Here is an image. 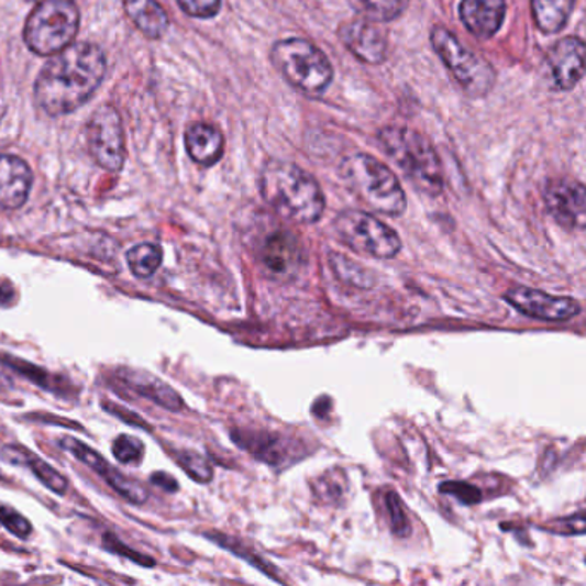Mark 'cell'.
Instances as JSON below:
<instances>
[{"label": "cell", "mask_w": 586, "mask_h": 586, "mask_svg": "<svg viewBox=\"0 0 586 586\" xmlns=\"http://www.w3.org/2000/svg\"><path fill=\"white\" fill-rule=\"evenodd\" d=\"M261 261L272 276L292 277L303 264V248L295 234L289 231H276L265 237Z\"/></svg>", "instance_id": "cell-14"}, {"label": "cell", "mask_w": 586, "mask_h": 586, "mask_svg": "<svg viewBox=\"0 0 586 586\" xmlns=\"http://www.w3.org/2000/svg\"><path fill=\"white\" fill-rule=\"evenodd\" d=\"M21 365L23 366H16L14 363H12L11 368H14V371H20L21 374L29 375V377L30 375L35 374V368H33L32 365H24V363H21ZM42 378H44L45 382L51 380V377H48L45 372H42V374H38V377H33V382H36V384H40V386L44 387V382H42Z\"/></svg>", "instance_id": "cell-36"}, {"label": "cell", "mask_w": 586, "mask_h": 586, "mask_svg": "<svg viewBox=\"0 0 586 586\" xmlns=\"http://www.w3.org/2000/svg\"><path fill=\"white\" fill-rule=\"evenodd\" d=\"M185 145L191 161L201 167L215 166L224 155V136L221 130L207 122H195L186 130Z\"/></svg>", "instance_id": "cell-18"}, {"label": "cell", "mask_w": 586, "mask_h": 586, "mask_svg": "<svg viewBox=\"0 0 586 586\" xmlns=\"http://www.w3.org/2000/svg\"><path fill=\"white\" fill-rule=\"evenodd\" d=\"M504 299L524 317L542 322H566L582 313V305L570 296H552L524 286L509 289Z\"/></svg>", "instance_id": "cell-10"}, {"label": "cell", "mask_w": 586, "mask_h": 586, "mask_svg": "<svg viewBox=\"0 0 586 586\" xmlns=\"http://www.w3.org/2000/svg\"><path fill=\"white\" fill-rule=\"evenodd\" d=\"M32 185V169L23 158L0 154V209H21L29 200Z\"/></svg>", "instance_id": "cell-15"}, {"label": "cell", "mask_w": 586, "mask_h": 586, "mask_svg": "<svg viewBox=\"0 0 586 586\" xmlns=\"http://www.w3.org/2000/svg\"><path fill=\"white\" fill-rule=\"evenodd\" d=\"M543 201L549 213L566 231H582L585 228V186L570 177L551 179L543 188Z\"/></svg>", "instance_id": "cell-11"}, {"label": "cell", "mask_w": 586, "mask_h": 586, "mask_svg": "<svg viewBox=\"0 0 586 586\" xmlns=\"http://www.w3.org/2000/svg\"><path fill=\"white\" fill-rule=\"evenodd\" d=\"M162 258H164V253L161 246L154 243L136 244L126 253L130 270L139 279H148L154 276L162 265Z\"/></svg>", "instance_id": "cell-25"}, {"label": "cell", "mask_w": 586, "mask_h": 586, "mask_svg": "<svg viewBox=\"0 0 586 586\" xmlns=\"http://www.w3.org/2000/svg\"><path fill=\"white\" fill-rule=\"evenodd\" d=\"M378 143L387 157L402 170L406 179L429 197L444 189V169L438 150L411 128L387 126L378 133Z\"/></svg>", "instance_id": "cell-3"}, {"label": "cell", "mask_w": 586, "mask_h": 586, "mask_svg": "<svg viewBox=\"0 0 586 586\" xmlns=\"http://www.w3.org/2000/svg\"><path fill=\"white\" fill-rule=\"evenodd\" d=\"M549 79L555 90H573L585 75V44L578 36H564L545 57Z\"/></svg>", "instance_id": "cell-12"}, {"label": "cell", "mask_w": 586, "mask_h": 586, "mask_svg": "<svg viewBox=\"0 0 586 586\" xmlns=\"http://www.w3.org/2000/svg\"><path fill=\"white\" fill-rule=\"evenodd\" d=\"M270 60L295 90L310 99H320L334 81L329 57L305 38L280 40L272 47Z\"/></svg>", "instance_id": "cell-5"}, {"label": "cell", "mask_w": 586, "mask_h": 586, "mask_svg": "<svg viewBox=\"0 0 586 586\" xmlns=\"http://www.w3.org/2000/svg\"><path fill=\"white\" fill-rule=\"evenodd\" d=\"M506 9V0H461L460 18L473 36L488 40L502 26Z\"/></svg>", "instance_id": "cell-16"}, {"label": "cell", "mask_w": 586, "mask_h": 586, "mask_svg": "<svg viewBox=\"0 0 586 586\" xmlns=\"http://www.w3.org/2000/svg\"><path fill=\"white\" fill-rule=\"evenodd\" d=\"M112 453L124 465H139L145 456V444L133 435H119L112 444Z\"/></svg>", "instance_id": "cell-27"}, {"label": "cell", "mask_w": 586, "mask_h": 586, "mask_svg": "<svg viewBox=\"0 0 586 586\" xmlns=\"http://www.w3.org/2000/svg\"><path fill=\"white\" fill-rule=\"evenodd\" d=\"M338 35L344 47L362 63L377 66L386 60L389 42L386 32L378 29L374 21L354 18L339 26Z\"/></svg>", "instance_id": "cell-13"}, {"label": "cell", "mask_w": 586, "mask_h": 586, "mask_svg": "<svg viewBox=\"0 0 586 586\" xmlns=\"http://www.w3.org/2000/svg\"><path fill=\"white\" fill-rule=\"evenodd\" d=\"M103 545H106L107 551L114 552V554L122 555V557L131 559V561H134L136 564H142V566H154L155 564L154 559L131 551L130 548H126V545H124L118 537L112 535V533H107V535L103 537Z\"/></svg>", "instance_id": "cell-33"}, {"label": "cell", "mask_w": 586, "mask_h": 586, "mask_svg": "<svg viewBox=\"0 0 586 586\" xmlns=\"http://www.w3.org/2000/svg\"><path fill=\"white\" fill-rule=\"evenodd\" d=\"M150 482H152L154 485H157V487H161L162 490H166V493L174 494L179 490V484H177L176 478L167 475V473L164 472L152 473V476H150Z\"/></svg>", "instance_id": "cell-34"}, {"label": "cell", "mask_w": 586, "mask_h": 586, "mask_svg": "<svg viewBox=\"0 0 586 586\" xmlns=\"http://www.w3.org/2000/svg\"><path fill=\"white\" fill-rule=\"evenodd\" d=\"M88 150L93 161L111 173H119L126 161V143L119 112L102 106L91 114L87 124Z\"/></svg>", "instance_id": "cell-9"}, {"label": "cell", "mask_w": 586, "mask_h": 586, "mask_svg": "<svg viewBox=\"0 0 586 586\" xmlns=\"http://www.w3.org/2000/svg\"><path fill=\"white\" fill-rule=\"evenodd\" d=\"M575 0H531V14L540 32L555 35L566 26Z\"/></svg>", "instance_id": "cell-22"}, {"label": "cell", "mask_w": 586, "mask_h": 586, "mask_svg": "<svg viewBox=\"0 0 586 586\" xmlns=\"http://www.w3.org/2000/svg\"><path fill=\"white\" fill-rule=\"evenodd\" d=\"M0 524L18 539L24 540L32 535V523L16 509L9 508L4 504H0Z\"/></svg>", "instance_id": "cell-30"}, {"label": "cell", "mask_w": 586, "mask_h": 586, "mask_svg": "<svg viewBox=\"0 0 586 586\" xmlns=\"http://www.w3.org/2000/svg\"><path fill=\"white\" fill-rule=\"evenodd\" d=\"M106 410L111 411V413H114L115 417L122 418V420H126L128 423H131V425L148 429V427L145 425V420H143V418L136 417V414L131 413V411H121L119 410V406L107 405L106 402Z\"/></svg>", "instance_id": "cell-35"}, {"label": "cell", "mask_w": 586, "mask_h": 586, "mask_svg": "<svg viewBox=\"0 0 586 586\" xmlns=\"http://www.w3.org/2000/svg\"><path fill=\"white\" fill-rule=\"evenodd\" d=\"M122 382L130 387L134 392L140 394L142 398L154 401L155 405L162 406L164 410L181 411L183 399L179 398V394L167 386L161 378L155 375L146 374V372L139 371H121Z\"/></svg>", "instance_id": "cell-19"}, {"label": "cell", "mask_w": 586, "mask_h": 586, "mask_svg": "<svg viewBox=\"0 0 586 586\" xmlns=\"http://www.w3.org/2000/svg\"><path fill=\"white\" fill-rule=\"evenodd\" d=\"M60 447H63L64 451H67V453H71L73 456L78 457L84 465L93 469L95 473H99L107 484H109V480H111L112 476L118 472L114 466H109L106 457L100 456V454L97 453V451H93L90 445L84 444V442L71 438V435H66V438L60 439Z\"/></svg>", "instance_id": "cell-26"}, {"label": "cell", "mask_w": 586, "mask_h": 586, "mask_svg": "<svg viewBox=\"0 0 586 586\" xmlns=\"http://www.w3.org/2000/svg\"><path fill=\"white\" fill-rule=\"evenodd\" d=\"M4 456L11 461L12 465H24L26 468L32 469L33 475L38 478L48 490L54 494L64 496L67 490V480L60 475L57 469L52 468L47 461L36 456V454L30 453L21 445H8L4 451Z\"/></svg>", "instance_id": "cell-21"}, {"label": "cell", "mask_w": 586, "mask_h": 586, "mask_svg": "<svg viewBox=\"0 0 586 586\" xmlns=\"http://www.w3.org/2000/svg\"><path fill=\"white\" fill-rule=\"evenodd\" d=\"M233 439L236 444L268 465H284L295 454V445L279 433L236 430L233 432Z\"/></svg>", "instance_id": "cell-17"}, {"label": "cell", "mask_w": 586, "mask_h": 586, "mask_svg": "<svg viewBox=\"0 0 586 586\" xmlns=\"http://www.w3.org/2000/svg\"><path fill=\"white\" fill-rule=\"evenodd\" d=\"M441 493L456 497L460 502L466 504V506H473V504H478L484 499L480 488L466 484V482H444L441 485Z\"/></svg>", "instance_id": "cell-32"}, {"label": "cell", "mask_w": 586, "mask_h": 586, "mask_svg": "<svg viewBox=\"0 0 586 586\" xmlns=\"http://www.w3.org/2000/svg\"><path fill=\"white\" fill-rule=\"evenodd\" d=\"M79 9L75 0H42L24 24V42L36 56L52 57L75 42Z\"/></svg>", "instance_id": "cell-6"}, {"label": "cell", "mask_w": 586, "mask_h": 586, "mask_svg": "<svg viewBox=\"0 0 586 586\" xmlns=\"http://www.w3.org/2000/svg\"><path fill=\"white\" fill-rule=\"evenodd\" d=\"M354 11L374 23H389L398 20L408 9L410 0H350Z\"/></svg>", "instance_id": "cell-24"}, {"label": "cell", "mask_w": 586, "mask_h": 586, "mask_svg": "<svg viewBox=\"0 0 586 586\" xmlns=\"http://www.w3.org/2000/svg\"><path fill=\"white\" fill-rule=\"evenodd\" d=\"M177 4L188 16L210 20L221 11L222 0H177Z\"/></svg>", "instance_id": "cell-31"}, {"label": "cell", "mask_w": 586, "mask_h": 586, "mask_svg": "<svg viewBox=\"0 0 586 586\" xmlns=\"http://www.w3.org/2000/svg\"><path fill=\"white\" fill-rule=\"evenodd\" d=\"M339 240L360 255L390 261L401 252L402 241L392 228L362 210H344L334 219Z\"/></svg>", "instance_id": "cell-8"}, {"label": "cell", "mask_w": 586, "mask_h": 586, "mask_svg": "<svg viewBox=\"0 0 586 586\" xmlns=\"http://www.w3.org/2000/svg\"><path fill=\"white\" fill-rule=\"evenodd\" d=\"M339 173L351 194L368 209L390 217L405 213V189L392 170L377 158L366 154L350 155Z\"/></svg>", "instance_id": "cell-4"}, {"label": "cell", "mask_w": 586, "mask_h": 586, "mask_svg": "<svg viewBox=\"0 0 586 586\" xmlns=\"http://www.w3.org/2000/svg\"><path fill=\"white\" fill-rule=\"evenodd\" d=\"M329 264H331L332 270H334L339 280H343V283L350 284L354 288L371 289L377 283V276L371 268L363 267L362 264L351 261L347 256L332 253Z\"/></svg>", "instance_id": "cell-23"}, {"label": "cell", "mask_w": 586, "mask_h": 586, "mask_svg": "<svg viewBox=\"0 0 586 586\" xmlns=\"http://www.w3.org/2000/svg\"><path fill=\"white\" fill-rule=\"evenodd\" d=\"M124 9L146 38L158 40L166 35L169 18L157 0H124Z\"/></svg>", "instance_id": "cell-20"}, {"label": "cell", "mask_w": 586, "mask_h": 586, "mask_svg": "<svg viewBox=\"0 0 586 586\" xmlns=\"http://www.w3.org/2000/svg\"><path fill=\"white\" fill-rule=\"evenodd\" d=\"M261 194L274 212L296 224H316L325 212L316 177L295 162L268 161L261 173Z\"/></svg>", "instance_id": "cell-2"}, {"label": "cell", "mask_w": 586, "mask_h": 586, "mask_svg": "<svg viewBox=\"0 0 586 586\" xmlns=\"http://www.w3.org/2000/svg\"><path fill=\"white\" fill-rule=\"evenodd\" d=\"M106 52L95 44H71L52 56L35 81L36 106L52 115L78 111L106 78Z\"/></svg>", "instance_id": "cell-1"}, {"label": "cell", "mask_w": 586, "mask_h": 586, "mask_svg": "<svg viewBox=\"0 0 586 586\" xmlns=\"http://www.w3.org/2000/svg\"><path fill=\"white\" fill-rule=\"evenodd\" d=\"M386 504L394 535L401 537V539L410 535V518L406 515L405 504H402L401 497L396 493H389L386 496Z\"/></svg>", "instance_id": "cell-28"}, {"label": "cell", "mask_w": 586, "mask_h": 586, "mask_svg": "<svg viewBox=\"0 0 586 586\" xmlns=\"http://www.w3.org/2000/svg\"><path fill=\"white\" fill-rule=\"evenodd\" d=\"M179 466H181L194 480L200 482V484H209V482L212 480V465H210L209 460H206L201 454L185 451V453L179 454Z\"/></svg>", "instance_id": "cell-29"}, {"label": "cell", "mask_w": 586, "mask_h": 586, "mask_svg": "<svg viewBox=\"0 0 586 586\" xmlns=\"http://www.w3.org/2000/svg\"><path fill=\"white\" fill-rule=\"evenodd\" d=\"M430 42L461 90L468 97L485 99L493 91L497 79L496 69L482 54L463 44L445 26H433Z\"/></svg>", "instance_id": "cell-7"}]
</instances>
